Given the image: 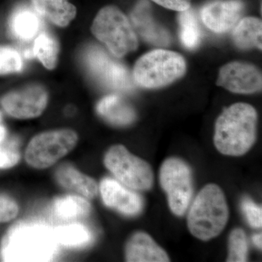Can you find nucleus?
Returning a JSON list of instances; mask_svg holds the SVG:
<instances>
[{
    "mask_svg": "<svg viewBox=\"0 0 262 262\" xmlns=\"http://www.w3.org/2000/svg\"><path fill=\"white\" fill-rule=\"evenodd\" d=\"M257 122V112L248 103L225 108L215 122L213 141L217 150L228 156L247 153L256 140Z\"/></svg>",
    "mask_w": 262,
    "mask_h": 262,
    "instance_id": "f257e3e1",
    "label": "nucleus"
},
{
    "mask_svg": "<svg viewBox=\"0 0 262 262\" xmlns=\"http://www.w3.org/2000/svg\"><path fill=\"white\" fill-rule=\"evenodd\" d=\"M58 241L54 231L42 225L18 223L3 239L1 256L5 261H47L56 254Z\"/></svg>",
    "mask_w": 262,
    "mask_h": 262,
    "instance_id": "f03ea898",
    "label": "nucleus"
},
{
    "mask_svg": "<svg viewBox=\"0 0 262 262\" xmlns=\"http://www.w3.org/2000/svg\"><path fill=\"white\" fill-rule=\"evenodd\" d=\"M229 208L223 191L209 184L198 193L187 217L189 232L196 238L208 241L225 229L229 220Z\"/></svg>",
    "mask_w": 262,
    "mask_h": 262,
    "instance_id": "7ed1b4c3",
    "label": "nucleus"
},
{
    "mask_svg": "<svg viewBox=\"0 0 262 262\" xmlns=\"http://www.w3.org/2000/svg\"><path fill=\"white\" fill-rule=\"evenodd\" d=\"M91 31L95 37L117 58L136 51L138 39L128 18L115 6H106L98 12Z\"/></svg>",
    "mask_w": 262,
    "mask_h": 262,
    "instance_id": "20e7f679",
    "label": "nucleus"
},
{
    "mask_svg": "<svg viewBox=\"0 0 262 262\" xmlns=\"http://www.w3.org/2000/svg\"><path fill=\"white\" fill-rule=\"evenodd\" d=\"M185 72V60L179 53L158 49L138 60L134 67V80L141 87L157 89L178 80Z\"/></svg>",
    "mask_w": 262,
    "mask_h": 262,
    "instance_id": "39448f33",
    "label": "nucleus"
},
{
    "mask_svg": "<svg viewBox=\"0 0 262 262\" xmlns=\"http://www.w3.org/2000/svg\"><path fill=\"white\" fill-rule=\"evenodd\" d=\"M77 134L70 129L47 131L38 134L27 146L26 160L33 168H48L69 154L77 145Z\"/></svg>",
    "mask_w": 262,
    "mask_h": 262,
    "instance_id": "423d86ee",
    "label": "nucleus"
},
{
    "mask_svg": "<svg viewBox=\"0 0 262 262\" xmlns=\"http://www.w3.org/2000/svg\"><path fill=\"white\" fill-rule=\"evenodd\" d=\"M103 161L106 168L127 187L146 190L152 187L154 174L149 164L131 154L125 146H112Z\"/></svg>",
    "mask_w": 262,
    "mask_h": 262,
    "instance_id": "0eeeda50",
    "label": "nucleus"
},
{
    "mask_svg": "<svg viewBox=\"0 0 262 262\" xmlns=\"http://www.w3.org/2000/svg\"><path fill=\"white\" fill-rule=\"evenodd\" d=\"M160 182L168 195L171 211L177 215L184 214L193 194L192 173L189 165L177 158L165 160L160 168Z\"/></svg>",
    "mask_w": 262,
    "mask_h": 262,
    "instance_id": "6e6552de",
    "label": "nucleus"
},
{
    "mask_svg": "<svg viewBox=\"0 0 262 262\" xmlns=\"http://www.w3.org/2000/svg\"><path fill=\"white\" fill-rule=\"evenodd\" d=\"M84 63L96 80L108 89L130 91L134 80L126 67L115 61L101 48L91 46L84 55Z\"/></svg>",
    "mask_w": 262,
    "mask_h": 262,
    "instance_id": "1a4fd4ad",
    "label": "nucleus"
},
{
    "mask_svg": "<svg viewBox=\"0 0 262 262\" xmlns=\"http://www.w3.org/2000/svg\"><path fill=\"white\" fill-rule=\"evenodd\" d=\"M1 104L10 116L30 119L39 116L48 104V94L42 86L32 84L3 96Z\"/></svg>",
    "mask_w": 262,
    "mask_h": 262,
    "instance_id": "9d476101",
    "label": "nucleus"
},
{
    "mask_svg": "<svg viewBox=\"0 0 262 262\" xmlns=\"http://www.w3.org/2000/svg\"><path fill=\"white\" fill-rule=\"evenodd\" d=\"M216 83L235 94H253L261 91V72L250 63L231 62L220 69Z\"/></svg>",
    "mask_w": 262,
    "mask_h": 262,
    "instance_id": "9b49d317",
    "label": "nucleus"
},
{
    "mask_svg": "<svg viewBox=\"0 0 262 262\" xmlns=\"http://www.w3.org/2000/svg\"><path fill=\"white\" fill-rule=\"evenodd\" d=\"M244 11L241 0H217L203 7L202 20L213 32H227L237 25Z\"/></svg>",
    "mask_w": 262,
    "mask_h": 262,
    "instance_id": "f8f14e48",
    "label": "nucleus"
},
{
    "mask_svg": "<svg viewBox=\"0 0 262 262\" xmlns=\"http://www.w3.org/2000/svg\"><path fill=\"white\" fill-rule=\"evenodd\" d=\"M100 191L106 206L124 214L136 215L142 208V201L139 194L114 179H103L100 185Z\"/></svg>",
    "mask_w": 262,
    "mask_h": 262,
    "instance_id": "ddd939ff",
    "label": "nucleus"
},
{
    "mask_svg": "<svg viewBox=\"0 0 262 262\" xmlns=\"http://www.w3.org/2000/svg\"><path fill=\"white\" fill-rule=\"evenodd\" d=\"M130 18L134 28L146 42L160 47L170 44V34L153 19L149 3L146 0H141L136 4Z\"/></svg>",
    "mask_w": 262,
    "mask_h": 262,
    "instance_id": "4468645a",
    "label": "nucleus"
},
{
    "mask_svg": "<svg viewBox=\"0 0 262 262\" xmlns=\"http://www.w3.org/2000/svg\"><path fill=\"white\" fill-rule=\"evenodd\" d=\"M129 262H166L170 258L165 251L145 232H137L129 239L125 247Z\"/></svg>",
    "mask_w": 262,
    "mask_h": 262,
    "instance_id": "2eb2a0df",
    "label": "nucleus"
},
{
    "mask_svg": "<svg viewBox=\"0 0 262 262\" xmlns=\"http://www.w3.org/2000/svg\"><path fill=\"white\" fill-rule=\"evenodd\" d=\"M33 8L52 23L65 27L75 18L77 9L69 0H32Z\"/></svg>",
    "mask_w": 262,
    "mask_h": 262,
    "instance_id": "dca6fc26",
    "label": "nucleus"
},
{
    "mask_svg": "<svg viewBox=\"0 0 262 262\" xmlns=\"http://www.w3.org/2000/svg\"><path fill=\"white\" fill-rule=\"evenodd\" d=\"M96 110L101 117L114 125H129L136 119L134 108L117 95H110L102 98Z\"/></svg>",
    "mask_w": 262,
    "mask_h": 262,
    "instance_id": "f3484780",
    "label": "nucleus"
},
{
    "mask_svg": "<svg viewBox=\"0 0 262 262\" xmlns=\"http://www.w3.org/2000/svg\"><path fill=\"white\" fill-rule=\"evenodd\" d=\"M56 177L63 187L78 193L84 198L91 199L97 195L98 189L96 181L70 165L60 167L57 170Z\"/></svg>",
    "mask_w": 262,
    "mask_h": 262,
    "instance_id": "a211bd4d",
    "label": "nucleus"
},
{
    "mask_svg": "<svg viewBox=\"0 0 262 262\" xmlns=\"http://www.w3.org/2000/svg\"><path fill=\"white\" fill-rule=\"evenodd\" d=\"M40 24L39 15L34 8L20 7L10 17V30L13 37L19 40L29 41L37 36Z\"/></svg>",
    "mask_w": 262,
    "mask_h": 262,
    "instance_id": "6ab92c4d",
    "label": "nucleus"
},
{
    "mask_svg": "<svg viewBox=\"0 0 262 262\" xmlns=\"http://www.w3.org/2000/svg\"><path fill=\"white\" fill-rule=\"evenodd\" d=\"M261 20L248 17L239 20L233 32V40L237 48L243 50L256 48L261 49Z\"/></svg>",
    "mask_w": 262,
    "mask_h": 262,
    "instance_id": "aec40b11",
    "label": "nucleus"
},
{
    "mask_svg": "<svg viewBox=\"0 0 262 262\" xmlns=\"http://www.w3.org/2000/svg\"><path fill=\"white\" fill-rule=\"evenodd\" d=\"M59 46L54 37L49 33H41L36 38L33 53L48 70H53L58 61Z\"/></svg>",
    "mask_w": 262,
    "mask_h": 262,
    "instance_id": "412c9836",
    "label": "nucleus"
},
{
    "mask_svg": "<svg viewBox=\"0 0 262 262\" xmlns=\"http://www.w3.org/2000/svg\"><path fill=\"white\" fill-rule=\"evenodd\" d=\"M56 214L65 220H75L87 216L91 212V205L87 200L77 196H67L55 202Z\"/></svg>",
    "mask_w": 262,
    "mask_h": 262,
    "instance_id": "4be33fe9",
    "label": "nucleus"
},
{
    "mask_svg": "<svg viewBox=\"0 0 262 262\" xmlns=\"http://www.w3.org/2000/svg\"><path fill=\"white\" fill-rule=\"evenodd\" d=\"M180 24V37L182 42L188 49H194L201 42V33L198 18L194 10L180 12L179 15Z\"/></svg>",
    "mask_w": 262,
    "mask_h": 262,
    "instance_id": "5701e85b",
    "label": "nucleus"
},
{
    "mask_svg": "<svg viewBox=\"0 0 262 262\" xmlns=\"http://www.w3.org/2000/svg\"><path fill=\"white\" fill-rule=\"evenodd\" d=\"M54 232L59 244L70 247L88 244L92 237L89 229L80 224L63 226L57 228Z\"/></svg>",
    "mask_w": 262,
    "mask_h": 262,
    "instance_id": "b1692460",
    "label": "nucleus"
},
{
    "mask_svg": "<svg viewBox=\"0 0 262 262\" xmlns=\"http://www.w3.org/2000/svg\"><path fill=\"white\" fill-rule=\"evenodd\" d=\"M248 246L247 237L244 229H234L229 237V255L227 261H247Z\"/></svg>",
    "mask_w": 262,
    "mask_h": 262,
    "instance_id": "393cba45",
    "label": "nucleus"
},
{
    "mask_svg": "<svg viewBox=\"0 0 262 262\" xmlns=\"http://www.w3.org/2000/svg\"><path fill=\"white\" fill-rule=\"evenodd\" d=\"M23 68V61L18 51L10 46H0V75L16 73Z\"/></svg>",
    "mask_w": 262,
    "mask_h": 262,
    "instance_id": "a878e982",
    "label": "nucleus"
},
{
    "mask_svg": "<svg viewBox=\"0 0 262 262\" xmlns=\"http://www.w3.org/2000/svg\"><path fill=\"white\" fill-rule=\"evenodd\" d=\"M242 209L248 223L254 228H261L262 226V210L260 206L246 198L242 202Z\"/></svg>",
    "mask_w": 262,
    "mask_h": 262,
    "instance_id": "bb28decb",
    "label": "nucleus"
},
{
    "mask_svg": "<svg viewBox=\"0 0 262 262\" xmlns=\"http://www.w3.org/2000/svg\"><path fill=\"white\" fill-rule=\"evenodd\" d=\"M18 213V207L13 199L0 196V222H7L14 219Z\"/></svg>",
    "mask_w": 262,
    "mask_h": 262,
    "instance_id": "cd10ccee",
    "label": "nucleus"
},
{
    "mask_svg": "<svg viewBox=\"0 0 262 262\" xmlns=\"http://www.w3.org/2000/svg\"><path fill=\"white\" fill-rule=\"evenodd\" d=\"M20 160V154L13 148L0 147V168L14 166Z\"/></svg>",
    "mask_w": 262,
    "mask_h": 262,
    "instance_id": "c85d7f7f",
    "label": "nucleus"
},
{
    "mask_svg": "<svg viewBox=\"0 0 262 262\" xmlns=\"http://www.w3.org/2000/svg\"><path fill=\"white\" fill-rule=\"evenodd\" d=\"M168 9L182 12L190 8L191 0H152Z\"/></svg>",
    "mask_w": 262,
    "mask_h": 262,
    "instance_id": "c756f323",
    "label": "nucleus"
},
{
    "mask_svg": "<svg viewBox=\"0 0 262 262\" xmlns=\"http://www.w3.org/2000/svg\"><path fill=\"white\" fill-rule=\"evenodd\" d=\"M253 242L255 246H256L258 248H261V234H256L253 236Z\"/></svg>",
    "mask_w": 262,
    "mask_h": 262,
    "instance_id": "7c9ffc66",
    "label": "nucleus"
},
{
    "mask_svg": "<svg viewBox=\"0 0 262 262\" xmlns=\"http://www.w3.org/2000/svg\"><path fill=\"white\" fill-rule=\"evenodd\" d=\"M6 129L4 126L0 125V143L4 140L5 136H6Z\"/></svg>",
    "mask_w": 262,
    "mask_h": 262,
    "instance_id": "2f4dec72",
    "label": "nucleus"
},
{
    "mask_svg": "<svg viewBox=\"0 0 262 262\" xmlns=\"http://www.w3.org/2000/svg\"><path fill=\"white\" fill-rule=\"evenodd\" d=\"M2 118H3V116H2L1 112H0V122L2 121Z\"/></svg>",
    "mask_w": 262,
    "mask_h": 262,
    "instance_id": "473e14b6",
    "label": "nucleus"
}]
</instances>
